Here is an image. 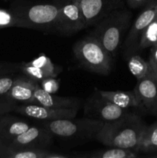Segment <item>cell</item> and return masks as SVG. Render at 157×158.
I'll return each mask as SVG.
<instances>
[{
	"label": "cell",
	"mask_w": 157,
	"mask_h": 158,
	"mask_svg": "<svg viewBox=\"0 0 157 158\" xmlns=\"http://www.w3.org/2000/svg\"><path fill=\"white\" fill-rule=\"evenodd\" d=\"M146 127L140 116L129 113L123 118L104 123L95 140L109 148L130 149L136 152Z\"/></svg>",
	"instance_id": "1"
},
{
	"label": "cell",
	"mask_w": 157,
	"mask_h": 158,
	"mask_svg": "<svg viewBox=\"0 0 157 158\" xmlns=\"http://www.w3.org/2000/svg\"><path fill=\"white\" fill-rule=\"evenodd\" d=\"M64 1L32 4L16 1L11 4L9 9L18 19L21 28L51 32L55 31L60 6Z\"/></svg>",
	"instance_id": "2"
},
{
	"label": "cell",
	"mask_w": 157,
	"mask_h": 158,
	"mask_svg": "<svg viewBox=\"0 0 157 158\" xmlns=\"http://www.w3.org/2000/svg\"><path fill=\"white\" fill-rule=\"evenodd\" d=\"M132 14L126 8L115 9L95 26L92 34L95 35L114 61L123 37L131 23Z\"/></svg>",
	"instance_id": "3"
},
{
	"label": "cell",
	"mask_w": 157,
	"mask_h": 158,
	"mask_svg": "<svg viewBox=\"0 0 157 158\" xmlns=\"http://www.w3.org/2000/svg\"><path fill=\"white\" fill-rule=\"evenodd\" d=\"M72 50L78 63L87 70L99 75L110 73L113 61L98 38L92 33L75 43Z\"/></svg>",
	"instance_id": "4"
},
{
	"label": "cell",
	"mask_w": 157,
	"mask_h": 158,
	"mask_svg": "<svg viewBox=\"0 0 157 158\" xmlns=\"http://www.w3.org/2000/svg\"><path fill=\"white\" fill-rule=\"evenodd\" d=\"M42 126L47 128L54 136L67 139H95L104 122L96 119L84 117L80 119L42 121Z\"/></svg>",
	"instance_id": "5"
},
{
	"label": "cell",
	"mask_w": 157,
	"mask_h": 158,
	"mask_svg": "<svg viewBox=\"0 0 157 158\" xmlns=\"http://www.w3.org/2000/svg\"><path fill=\"white\" fill-rule=\"evenodd\" d=\"M86 29L81 9L74 0H65L60 6L55 31L62 35H72Z\"/></svg>",
	"instance_id": "6"
},
{
	"label": "cell",
	"mask_w": 157,
	"mask_h": 158,
	"mask_svg": "<svg viewBox=\"0 0 157 158\" xmlns=\"http://www.w3.org/2000/svg\"><path fill=\"white\" fill-rule=\"evenodd\" d=\"M157 14V0H151L143 10L140 12L133 23L125 40L123 44V53L126 59L139 50L140 37L148 25L152 21Z\"/></svg>",
	"instance_id": "7"
},
{
	"label": "cell",
	"mask_w": 157,
	"mask_h": 158,
	"mask_svg": "<svg viewBox=\"0 0 157 158\" xmlns=\"http://www.w3.org/2000/svg\"><path fill=\"white\" fill-rule=\"evenodd\" d=\"M54 135L44 126L32 125L29 129L15 137L8 146L9 151L27 149H49Z\"/></svg>",
	"instance_id": "8"
},
{
	"label": "cell",
	"mask_w": 157,
	"mask_h": 158,
	"mask_svg": "<svg viewBox=\"0 0 157 158\" xmlns=\"http://www.w3.org/2000/svg\"><path fill=\"white\" fill-rule=\"evenodd\" d=\"M81 9L86 28L95 26L115 9L124 7L123 0H74Z\"/></svg>",
	"instance_id": "9"
},
{
	"label": "cell",
	"mask_w": 157,
	"mask_h": 158,
	"mask_svg": "<svg viewBox=\"0 0 157 158\" xmlns=\"http://www.w3.org/2000/svg\"><path fill=\"white\" fill-rule=\"evenodd\" d=\"M85 113L86 117L102 120L104 123L115 121L129 114L127 109L111 103L99 94L98 97L95 96L88 100Z\"/></svg>",
	"instance_id": "10"
},
{
	"label": "cell",
	"mask_w": 157,
	"mask_h": 158,
	"mask_svg": "<svg viewBox=\"0 0 157 158\" xmlns=\"http://www.w3.org/2000/svg\"><path fill=\"white\" fill-rule=\"evenodd\" d=\"M78 109H58L42 106L37 103L17 105L14 111L23 117L37 120L39 121L62 120V119L75 118Z\"/></svg>",
	"instance_id": "11"
},
{
	"label": "cell",
	"mask_w": 157,
	"mask_h": 158,
	"mask_svg": "<svg viewBox=\"0 0 157 158\" xmlns=\"http://www.w3.org/2000/svg\"><path fill=\"white\" fill-rule=\"evenodd\" d=\"M38 85V82L24 74L16 75L13 85L6 94V99L15 103H35L34 94Z\"/></svg>",
	"instance_id": "12"
},
{
	"label": "cell",
	"mask_w": 157,
	"mask_h": 158,
	"mask_svg": "<svg viewBox=\"0 0 157 158\" xmlns=\"http://www.w3.org/2000/svg\"><path fill=\"white\" fill-rule=\"evenodd\" d=\"M9 114L0 116V140L6 146L32 125L31 120Z\"/></svg>",
	"instance_id": "13"
},
{
	"label": "cell",
	"mask_w": 157,
	"mask_h": 158,
	"mask_svg": "<svg viewBox=\"0 0 157 158\" xmlns=\"http://www.w3.org/2000/svg\"><path fill=\"white\" fill-rule=\"evenodd\" d=\"M135 91L143 109L152 115H157V80L150 73L137 80Z\"/></svg>",
	"instance_id": "14"
},
{
	"label": "cell",
	"mask_w": 157,
	"mask_h": 158,
	"mask_svg": "<svg viewBox=\"0 0 157 158\" xmlns=\"http://www.w3.org/2000/svg\"><path fill=\"white\" fill-rule=\"evenodd\" d=\"M35 103L58 109H78L79 108V100L75 97H59L55 94H49L42 89L38 85L34 94Z\"/></svg>",
	"instance_id": "15"
},
{
	"label": "cell",
	"mask_w": 157,
	"mask_h": 158,
	"mask_svg": "<svg viewBox=\"0 0 157 158\" xmlns=\"http://www.w3.org/2000/svg\"><path fill=\"white\" fill-rule=\"evenodd\" d=\"M97 93L111 103L128 109L129 107L143 108L135 89L131 91H109L97 89Z\"/></svg>",
	"instance_id": "16"
},
{
	"label": "cell",
	"mask_w": 157,
	"mask_h": 158,
	"mask_svg": "<svg viewBox=\"0 0 157 158\" xmlns=\"http://www.w3.org/2000/svg\"><path fill=\"white\" fill-rule=\"evenodd\" d=\"M136 153L146 154V156L157 153V121L146 127Z\"/></svg>",
	"instance_id": "17"
},
{
	"label": "cell",
	"mask_w": 157,
	"mask_h": 158,
	"mask_svg": "<svg viewBox=\"0 0 157 158\" xmlns=\"http://www.w3.org/2000/svg\"><path fill=\"white\" fill-rule=\"evenodd\" d=\"M139 154L130 149L119 148H109L106 150H99L91 153L82 154L79 157L88 158H135Z\"/></svg>",
	"instance_id": "18"
},
{
	"label": "cell",
	"mask_w": 157,
	"mask_h": 158,
	"mask_svg": "<svg viewBox=\"0 0 157 158\" xmlns=\"http://www.w3.org/2000/svg\"><path fill=\"white\" fill-rule=\"evenodd\" d=\"M71 156L52 152L48 149H27L9 151L7 158H68Z\"/></svg>",
	"instance_id": "19"
},
{
	"label": "cell",
	"mask_w": 157,
	"mask_h": 158,
	"mask_svg": "<svg viewBox=\"0 0 157 158\" xmlns=\"http://www.w3.org/2000/svg\"><path fill=\"white\" fill-rule=\"evenodd\" d=\"M128 67L137 80L144 78L151 72L149 61H146L143 57L136 54H133L128 59Z\"/></svg>",
	"instance_id": "20"
},
{
	"label": "cell",
	"mask_w": 157,
	"mask_h": 158,
	"mask_svg": "<svg viewBox=\"0 0 157 158\" xmlns=\"http://www.w3.org/2000/svg\"><path fill=\"white\" fill-rule=\"evenodd\" d=\"M157 43V14L140 37L139 49H147Z\"/></svg>",
	"instance_id": "21"
},
{
	"label": "cell",
	"mask_w": 157,
	"mask_h": 158,
	"mask_svg": "<svg viewBox=\"0 0 157 158\" xmlns=\"http://www.w3.org/2000/svg\"><path fill=\"white\" fill-rule=\"evenodd\" d=\"M19 71L24 75L27 76L29 78L35 80L38 83L42 80L49 77H55L52 73L48 71L36 66H31L26 63H22L19 64Z\"/></svg>",
	"instance_id": "22"
},
{
	"label": "cell",
	"mask_w": 157,
	"mask_h": 158,
	"mask_svg": "<svg viewBox=\"0 0 157 158\" xmlns=\"http://www.w3.org/2000/svg\"><path fill=\"white\" fill-rule=\"evenodd\" d=\"M26 63L31 65V66H36V67L45 69L52 73L55 77H56L59 74V73H61V69L56 65L53 64L50 58L46 56L45 54H40L38 56L34 58L32 61Z\"/></svg>",
	"instance_id": "23"
},
{
	"label": "cell",
	"mask_w": 157,
	"mask_h": 158,
	"mask_svg": "<svg viewBox=\"0 0 157 158\" xmlns=\"http://www.w3.org/2000/svg\"><path fill=\"white\" fill-rule=\"evenodd\" d=\"M10 27L21 28L19 20L10 9L0 8V29Z\"/></svg>",
	"instance_id": "24"
},
{
	"label": "cell",
	"mask_w": 157,
	"mask_h": 158,
	"mask_svg": "<svg viewBox=\"0 0 157 158\" xmlns=\"http://www.w3.org/2000/svg\"><path fill=\"white\" fill-rule=\"evenodd\" d=\"M15 77V73L6 74L0 77V100L6 99V94L13 85Z\"/></svg>",
	"instance_id": "25"
},
{
	"label": "cell",
	"mask_w": 157,
	"mask_h": 158,
	"mask_svg": "<svg viewBox=\"0 0 157 158\" xmlns=\"http://www.w3.org/2000/svg\"><path fill=\"white\" fill-rule=\"evenodd\" d=\"M40 87L49 94H55L60 87V80L55 77H49L39 83Z\"/></svg>",
	"instance_id": "26"
},
{
	"label": "cell",
	"mask_w": 157,
	"mask_h": 158,
	"mask_svg": "<svg viewBox=\"0 0 157 158\" xmlns=\"http://www.w3.org/2000/svg\"><path fill=\"white\" fill-rule=\"evenodd\" d=\"M20 63H0V77L6 74L15 73L19 71Z\"/></svg>",
	"instance_id": "27"
},
{
	"label": "cell",
	"mask_w": 157,
	"mask_h": 158,
	"mask_svg": "<svg viewBox=\"0 0 157 158\" xmlns=\"http://www.w3.org/2000/svg\"><path fill=\"white\" fill-rule=\"evenodd\" d=\"M16 106L17 103H14L11 100L1 99L0 100V116L10 113L11 111H14Z\"/></svg>",
	"instance_id": "28"
},
{
	"label": "cell",
	"mask_w": 157,
	"mask_h": 158,
	"mask_svg": "<svg viewBox=\"0 0 157 158\" xmlns=\"http://www.w3.org/2000/svg\"><path fill=\"white\" fill-rule=\"evenodd\" d=\"M150 54L149 57V63L150 65L151 69L157 66V43L151 46Z\"/></svg>",
	"instance_id": "29"
},
{
	"label": "cell",
	"mask_w": 157,
	"mask_h": 158,
	"mask_svg": "<svg viewBox=\"0 0 157 158\" xmlns=\"http://www.w3.org/2000/svg\"><path fill=\"white\" fill-rule=\"evenodd\" d=\"M151 0H126V4L130 9H136L144 7Z\"/></svg>",
	"instance_id": "30"
},
{
	"label": "cell",
	"mask_w": 157,
	"mask_h": 158,
	"mask_svg": "<svg viewBox=\"0 0 157 158\" xmlns=\"http://www.w3.org/2000/svg\"><path fill=\"white\" fill-rule=\"evenodd\" d=\"M9 149L8 146H6L5 143L0 141V157L7 158L8 155H9Z\"/></svg>",
	"instance_id": "31"
},
{
	"label": "cell",
	"mask_w": 157,
	"mask_h": 158,
	"mask_svg": "<svg viewBox=\"0 0 157 158\" xmlns=\"http://www.w3.org/2000/svg\"><path fill=\"white\" fill-rule=\"evenodd\" d=\"M150 74L152 76V77H154V78L155 79V80H157V66H156V67L154 68V69H151Z\"/></svg>",
	"instance_id": "32"
},
{
	"label": "cell",
	"mask_w": 157,
	"mask_h": 158,
	"mask_svg": "<svg viewBox=\"0 0 157 158\" xmlns=\"http://www.w3.org/2000/svg\"><path fill=\"white\" fill-rule=\"evenodd\" d=\"M147 157L157 158V153H155V154H149V155H147Z\"/></svg>",
	"instance_id": "33"
},
{
	"label": "cell",
	"mask_w": 157,
	"mask_h": 158,
	"mask_svg": "<svg viewBox=\"0 0 157 158\" xmlns=\"http://www.w3.org/2000/svg\"><path fill=\"white\" fill-rule=\"evenodd\" d=\"M0 141H2V140H0Z\"/></svg>",
	"instance_id": "34"
}]
</instances>
